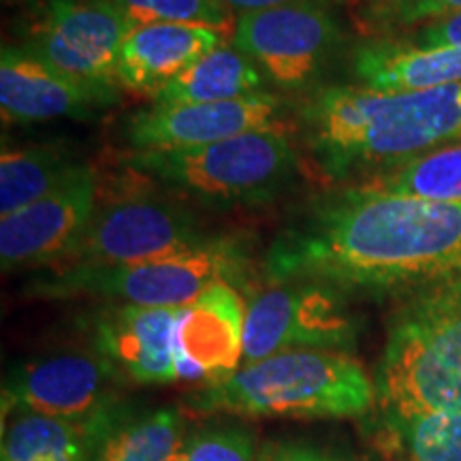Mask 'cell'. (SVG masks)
I'll return each instance as SVG.
<instances>
[{
    "mask_svg": "<svg viewBox=\"0 0 461 461\" xmlns=\"http://www.w3.org/2000/svg\"><path fill=\"white\" fill-rule=\"evenodd\" d=\"M269 282L314 280L350 293H408L461 272V203L346 184L278 230Z\"/></svg>",
    "mask_w": 461,
    "mask_h": 461,
    "instance_id": "1",
    "label": "cell"
},
{
    "mask_svg": "<svg viewBox=\"0 0 461 461\" xmlns=\"http://www.w3.org/2000/svg\"><path fill=\"white\" fill-rule=\"evenodd\" d=\"M302 141L331 182H367L461 141V84L376 92L359 84L314 90L297 109Z\"/></svg>",
    "mask_w": 461,
    "mask_h": 461,
    "instance_id": "2",
    "label": "cell"
},
{
    "mask_svg": "<svg viewBox=\"0 0 461 461\" xmlns=\"http://www.w3.org/2000/svg\"><path fill=\"white\" fill-rule=\"evenodd\" d=\"M374 384L383 417L461 411V272L403 293Z\"/></svg>",
    "mask_w": 461,
    "mask_h": 461,
    "instance_id": "3",
    "label": "cell"
},
{
    "mask_svg": "<svg viewBox=\"0 0 461 461\" xmlns=\"http://www.w3.org/2000/svg\"><path fill=\"white\" fill-rule=\"evenodd\" d=\"M376 403V384L350 355L291 350L244 363L186 397L197 414L353 419Z\"/></svg>",
    "mask_w": 461,
    "mask_h": 461,
    "instance_id": "4",
    "label": "cell"
},
{
    "mask_svg": "<svg viewBox=\"0 0 461 461\" xmlns=\"http://www.w3.org/2000/svg\"><path fill=\"white\" fill-rule=\"evenodd\" d=\"M124 165L199 205L229 210L282 197L297 180L299 154L282 129H265L193 149H131Z\"/></svg>",
    "mask_w": 461,
    "mask_h": 461,
    "instance_id": "5",
    "label": "cell"
},
{
    "mask_svg": "<svg viewBox=\"0 0 461 461\" xmlns=\"http://www.w3.org/2000/svg\"><path fill=\"white\" fill-rule=\"evenodd\" d=\"M250 252L240 240L218 235L182 255L113 267H51L28 282L26 293L41 299L95 297L143 308H186L207 288L227 282L244 286Z\"/></svg>",
    "mask_w": 461,
    "mask_h": 461,
    "instance_id": "6",
    "label": "cell"
},
{
    "mask_svg": "<svg viewBox=\"0 0 461 461\" xmlns=\"http://www.w3.org/2000/svg\"><path fill=\"white\" fill-rule=\"evenodd\" d=\"M216 238L180 201L146 188H122L99 199L82 238L54 267H113L157 261Z\"/></svg>",
    "mask_w": 461,
    "mask_h": 461,
    "instance_id": "7",
    "label": "cell"
},
{
    "mask_svg": "<svg viewBox=\"0 0 461 461\" xmlns=\"http://www.w3.org/2000/svg\"><path fill=\"white\" fill-rule=\"evenodd\" d=\"M348 295L314 280L269 282L252 293L244 322V363L291 350L348 355L359 339Z\"/></svg>",
    "mask_w": 461,
    "mask_h": 461,
    "instance_id": "8",
    "label": "cell"
},
{
    "mask_svg": "<svg viewBox=\"0 0 461 461\" xmlns=\"http://www.w3.org/2000/svg\"><path fill=\"white\" fill-rule=\"evenodd\" d=\"M233 45L282 90H310L346 45L331 5L297 0L235 17Z\"/></svg>",
    "mask_w": 461,
    "mask_h": 461,
    "instance_id": "9",
    "label": "cell"
},
{
    "mask_svg": "<svg viewBox=\"0 0 461 461\" xmlns=\"http://www.w3.org/2000/svg\"><path fill=\"white\" fill-rule=\"evenodd\" d=\"M22 43L73 82L120 95L115 67L129 22L112 0H65L37 9Z\"/></svg>",
    "mask_w": 461,
    "mask_h": 461,
    "instance_id": "10",
    "label": "cell"
},
{
    "mask_svg": "<svg viewBox=\"0 0 461 461\" xmlns=\"http://www.w3.org/2000/svg\"><path fill=\"white\" fill-rule=\"evenodd\" d=\"M126 378L96 350H68L22 363L5 380L3 411L90 420L122 402Z\"/></svg>",
    "mask_w": 461,
    "mask_h": 461,
    "instance_id": "11",
    "label": "cell"
},
{
    "mask_svg": "<svg viewBox=\"0 0 461 461\" xmlns=\"http://www.w3.org/2000/svg\"><path fill=\"white\" fill-rule=\"evenodd\" d=\"M96 203L99 177L90 165H82L48 197L0 218L3 272L50 269L65 261L92 221Z\"/></svg>",
    "mask_w": 461,
    "mask_h": 461,
    "instance_id": "12",
    "label": "cell"
},
{
    "mask_svg": "<svg viewBox=\"0 0 461 461\" xmlns=\"http://www.w3.org/2000/svg\"><path fill=\"white\" fill-rule=\"evenodd\" d=\"M280 113L282 103L267 92L218 103H154L126 118L122 135L132 152L193 149L244 132L282 129Z\"/></svg>",
    "mask_w": 461,
    "mask_h": 461,
    "instance_id": "13",
    "label": "cell"
},
{
    "mask_svg": "<svg viewBox=\"0 0 461 461\" xmlns=\"http://www.w3.org/2000/svg\"><path fill=\"white\" fill-rule=\"evenodd\" d=\"M118 103V95L92 90L67 77L24 45H5L0 54V113L5 124L88 120Z\"/></svg>",
    "mask_w": 461,
    "mask_h": 461,
    "instance_id": "14",
    "label": "cell"
},
{
    "mask_svg": "<svg viewBox=\"0 0 461 461\" xmlns=\"http://www.w3.org/2000/svg\"><path fill=\"white\" fill-rule=\"evenodd\" d=\"M180 312L182 308L112 303L92 319L95 350L132 383H173Z\"/></svg>",
    "mask_w": 461,
    "mask_h": 461,
    "instance_id": "15",
    "label": "cell"
},
{
    "mask_svg": "<svg viewBox=\"0 0 461 461\" xmlns=\"http://www.w3.org/2000/svg\"><path fill=\"white\" fill-rule=\"evenodd\" d=\"M246 310L238 288L218 282L182 308L176 327V359L193 363L207 380L229 376L244 359Z\"/></svg>",
    "mask_w": 461,
    "mask_h": 461,
    "instance_id": "16",
    "label": "cell"
},
{
    "mask_svg": "<svg viewBox=\"0 0 461 461\" xmlns=\"http://www.w3.org/2000/svg\"><path fill=\"white\" fill-rule=\"evenodd\" d=\"M224 43V34L188 24H149L126 34L115 67L120 88L148 95L163 92L201 56Z\"/></svg>",
    "mask_w": 461,
    "mask_h": 461,
    "instance_id": "17",
    "label": "cell"
},
{
    "mask_svg": "<svg viewBox=\"0 0 461 461\" xmlns=\"http://www.w3.org/2000/svg\"><path fill=\"white\" fill-rule=\"evenodd\" d=\"M357 84L376 92H414L461 84V48H423L402 37H370L350 51Z\"/></svg>",
    "mask_w": 461,
    "mask_h": 461,
    "instance_id": "18",
    "label": "cell"
},
{
    "mask_svg": "<svg viewBox=\"0 0 461 461\" xmlns=\"http://www.w3.org/2000/svg\"><path fill=\"white\" fill-rule=\"evenodd\" d=\"M90 461H171L184 440L177 408H135L118 402L90 420Z\"/></svg>",
    "mask_w": 461,
    "mask_h": 461,
    "instance_id": "19",
    "label": "cell"
},
{
    "mask_svg": "<svg viewBox=\"0 0 461 461\" xmlns=\"http://www.w3.org/2000/svg\"><path fill=\"white\" fill-rule=\"evenodd\" d=\"M263 88V73L255 62L233 43L218 45L201 56L193 67L177 75L154 103H218L258 95Z\"/></svg>",
    "mask_w": 461,
    "mask_h": 461,
    "instance_id": "20",
    "label": "cell"
},
{
    "mask_svg": "<svg viewBox=\"0 0 461 461\" xmlns=\"http://www.w3.org/2000/svg\"><path fill=\"white\" fill-rule=\"evenodd\" d=\"M82 167L54 146H3L0 154V218L48 197Z\"/></svg>",
    "mask_w": 461,
    "mask_h": 461,
    "instance_id": "21",
    "label": "cell"
},
{
    "mask_svg": "<svg viewBox=\"0 0 461 461\" xmlns=\"http://www.w3.org/2000/svg\"><path fill=\"white\" fill-rule=\"evenodd\" d=\"M90 420L20 412L5 428L0 461H90Z\"/></svg>",
    "mask_w": 461,
    "mask_h": 461,
    "instance_id": "22",
    "label": "cell"
},
{
    "mask_svg": "<svg viewBox=\"0 0 461 461\" xmlns=\"http://www.w3.org/2000/svg\"><path fill=\"white\" fill-rule=\"evenodd\" d=\"M361 184L438 203H461V141L420 154Z\"/></svg>",
    "mask_w": 461,
    "mask_h": 461,
    "instance_id": "23",
    "label": "cell"
},
{
    "mask_svg": "<svg viewBox=\"0 0 461 461\" xmlns=\"http://www.w3.org/2000/svg\"><path fill=\"white\" fill-rule=\"evenodd\" d=\"M408 461H461V411L383 417Z\"/></svg>",
    "mask_w": 461,
    "mask_h": 461,
    "instance_id": "24",
    "label": "cell"
},
{
    "mask_svg": "<svg viewBox=\"0 0 461 461\" xmlns=\"http://www.w3.org/2000/svg\"><path fill=\"white\" fill-rule=\"evenodd\" d=\"M131 31L149 24L203 26L222 34L235 28V17L222 0H112Z\"/></svg>",
    "mask_w": 461,
    "mask_h": 461,
    "instance_id": "25",
    "label": "cell"
},
{
    "mask_svg": "<svg viewBox=\"0 0 461 461\" xmlns=\"http://www.w3.org/2000/svg\"><path fill=\"white\" fill-rule=\"evenodd\" d=\"M455 14H461V0H366L361 17L374 37H391Z\"/></svg>",
    "mask_w": 461,
    "mask_h": 461,
    "instance_id": "26",
    "label": "cell"
},
{
    "mask_svg": "<svg viewBox=\"0 0 461 461\" xmlns=\"http://www.w3.org/2000/svg\"><path fill=\"white\" fill-rule=\"evenodd\" d=\"M257 440L241 425H207L184 436L177 461H258Z\"/></svg>",
    "mask_w": 461,
    "mask_h": 461,
    "instance_id": "27",
    "label": "cell"
},
{
    "mask_svg": "<svg viewBox=\"0 0 461 461\" xmlns=\"http://www.w3.org/2000/svg\"><path fill=\"white\" fill-rule=\"evenodd\" d=\"M406 41H411L414 45H423V48H438V45L461 48V14L447 15L440 17V20H431L423 26H417V31H414Z\"/></svg>",
    "mask_w": 461,
    "mask_h": 461,
    "instance_id": "28",
    "label": "cell"
},
{
    "mask_svg": "<svg viewBox=\"0 0 461 461\" xmlns=\"http://www.w3.org/2000/svg\"><path fill=\"white\" fill-rule=\"evenodd\" d=\"M269 461H353L327 453L322 448L302 445V442H286V445H267Z\"/></svg>",
    "mask_w": 461,
    "mask_h": 461,
    "instance_id": "29",
    "label": "cell"
},
{
    "mask_svg": "<svg viewBox=\"0 0 461 461\" xmlns=\"http://www.w3.org/2000/svg\"><path fill=\"white\" fill-rule=\"evenodd\" d=\"M224 5L230 11H238V14H248V11H257V9H267V7H276V5H286V3H297V0H222ZM321 3H339V0H321Z\"/></svg>",
    "mask_w": 461,
    "mask_h": 461,
    "instance_id": "30",
    "label": "cell"
},
{
    "mask_svg": "<svg viewBox=\"0 0 461 461\" xmlns=\"http://www.w3.org/2000/svg\"><path fill=\"white\" fill-rule=\"evenodd\" d=\"M7 3L31 5V7H34V9H43V7H48V5H54V3H65V0H7Z\"/></svg>",
    "mask_w": 461,
    "mask_h": 461,
    "instance_id": "31",
    "label": "cell"
},
{
    "mask_svg": "<svg viewBox=\"0 0 461 461\" xmlns=\"http://www.w3.org/2000/svg\"><path fill=\"white\" fill-rule=\"evenodd\" d=\"M258 461H269V455H267V447L261 448V455H258Z\"/></svg>",
    "mask_w": 461,
    "mask_h": 461,
    "instance_id": "32",
    "label": "cell"
}]
</instances>
